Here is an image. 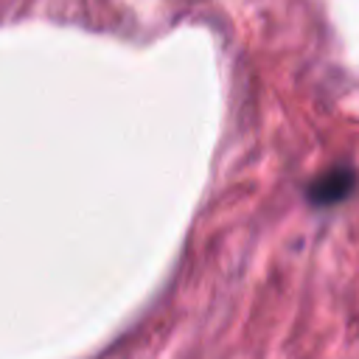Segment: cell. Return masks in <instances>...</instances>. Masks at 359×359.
Listing matches in <instances>:
<instances>
[{"instance_id": "obj_1", "label": "cell", "mask_w": 359, "mask_h": 359, "mask_svg": "<svg viewBox=\"0 0 359 359\" xmlns=\"http://www.w3.org/2000/svg\"><path fill=\"white\" fill-rule=\"evenodd\" d=\"M353 182H356L353 171L339 165V168H331L323 177H317L311 182V188H309V196L317 205H337L339 199H345L353 191Z\"/></svg>"}]
</instances>
